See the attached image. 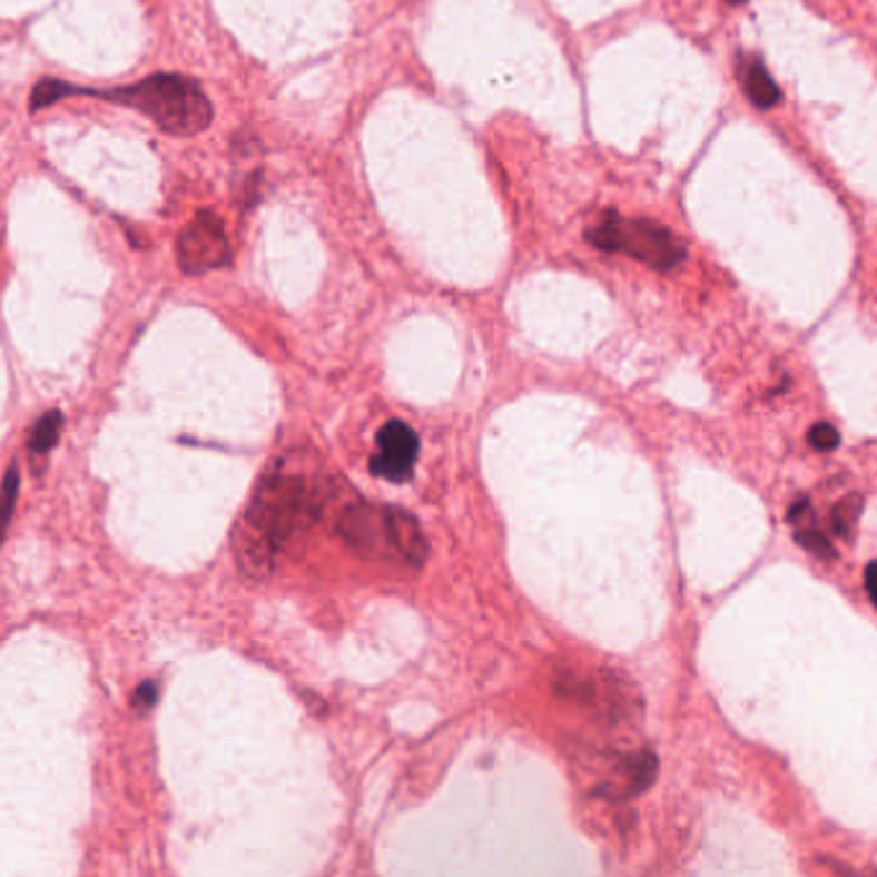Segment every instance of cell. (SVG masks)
Listing matches in <instances>:
<instances>
[{"instance_id":"ba28073f","label":"cell","mask_w":877,"mask_h":877,"mask_svg":"<svg viewBox=\"0 0 877 877\" xmlns=\"http://www.w3.org/2000/svg\"><path fill=\"white\" fill-rule=\"evenodd\" d=\"M625 775H628L625 798H633V796H641V792H647L651 785L657 782V775H659L657 755H653L651 749H643L635 757H628L625 759Z\"/></svg>"},{"instance_id":"2e32d148","label":"cell","mask_w":877,"mask_h":877,"mask_svg":"<svg viewBox=\"0 0 877 877\" xmlns=\"http://www.w3.org/2000/svg\"><path fill=\"white\" fill-rule=\"evenodd\" d=\"M806 512H808V496H800V500L790 508L788 520L792 525H800V520H802V515H806Z\"/></svg>"},{"instance_id":"5b68a950","label":"cell","mask_w":877,"mask_h":877,"mask_svg":"<svg viewBox=\"0 0 877 877\" xmlns=\"http://www.w3.org/2000/svg\"><path fill=\"white\" fill-rule=\"evenodd\" d=\"M231 260V245L227 229L217 214L204 209L180 229L178 235V263L184 273L198 276L204 270L225 268Z\"/></svg>"},{"instance_id":"4fadbf2b","label":"cell","mask_w":877,"mask_h":877,"mask_svg":"<svg viewBox=\"0 0 877 877\" xmlns=\"http://www.w3.org/2000/svg\"><path fill=\"white\" fill-rule=\"evenodd\" d=\"M16 492H19V471L13 466L6 471V482H3V523L8 525L11 520L13 504H16Z\"/></svg>"},{"instance_id":"9c48e42d","label":"cell","mask_w":877,"mask_h":877,"mask_svg":"<svg viewBox=\"0 0 877 877\" xmlns=\"http://www.w3.org/2000/svg\"><path fill=\"white\" fill-rule=\"evenodd\" d=\"M863 510H865V496L863 494L841 496V500L834 504V510H831L834 533H837L839 538H849L851 528L857 525L859 515H863Z\"/></svg>"},{"instance_id":"9a60e30c","label":"cell","mask_w":877,"mask_h":877,"mask_svg":"<svg viewBox=\"0 0 877 877\" xmlns=\"http://www.w3.org/2000/svg\"><path fill=\"white\" fill-rule=\"evenodd\" d=\"M865 590H867V598L877 610V561H870L865 569Z\"/></svg>"},{"instance_id":"7a4b0ae2","label":"cell","mask_w":877,"mask_h":877,"mask_svg":"<svg viewBox=\"0 0 877 877\" xmlns=\"http://www.w3.org/2000/svg\"><path fill=\"white\" fill-rule=\"evenodd\" d=\"M584 237L602 253H625L659 273L674 270L687 258V247L672 229L653 219H625L618 211H608Z\"/></svg>"},{"instance_id":"30bf717a","label":"cell","mask_w":877,"mask_h":877,"mask_svg":"<svg viewBox=\"0 0 877 877\" xmlns=\"http://www.w3.org/2000/svg\"><path fill=\"white\" fill-rule=\"evenodd\" d=\"M60 430H62L60 412H55V410L47 412V415L37 422L35 430H31V437H29L31 453L52 451L57 445V437H60Z\"/></svg>"},{"instance_id":"8fae6325","label":"cell","mask_w":877,"mask_h":877,"mask_svg":"<svg viewBox=\"0 0 877 877\" xmlns=\"http://www.w3.org/2000/svg\"><path fill=\"white\" fill-rule=\"evenodd\" d=\"M796 543L800 549H806L808 553H814V556L829 561L834 559V545H831V538L816 531V528H806V531H796Z\"/></svg>"},{"instance_id":"5bb4252c","label":"cell","mask_w":877,"mask_h":877,"mask_svg":"<svg viewBox=\"0 0 877 877\" xmlns=\"http://www.w3.org/2000/svg\"><path fill=\"white\" fill-rule=\"evenodd\" d=\"M155 700H157V690H155V684H152V682L139 684V687H137V694H135V708H139V710H147V708L152 706Z\"/></svg>"},{"instance_id":"52a82bcc","label":"cell","mask_w":877,"mask_h":877,"mask_svg":"<svg viewBox=\"0 0 877 877\" xmlns=\"http://www.w3.org/2000/svg\"><path fill=\"white\" fill-rule=\"evenodd\" d=\"M739 80L743 88V96L749 98L757 109H775L777 104L782 101V90L777 86L775 78L769 76V70L765 68L762 57H743L739 62Z\"/></svg>"},{"instance_id":"6da1fadb","label":"cell","mask_w":877,"mask_h":877,"mask_svg":"<svg viewBox=\"0 0 877 877\" xmlns=\"http://www.w3.org/2000/svg\"><path fill=\"white\" fill-rule=\"evenodd\" d=\"M82 93L131 106V109L150 116L157 127L173 137H194L198 131L209 129L214 119L211 101L206 98L201 86L194 78L173 76V72H160V76L116 90H86L60 80H39L35 93H31V111L47 109L60 98Z\"/></svg>"},{"instance_id":"7c38bea8","label":"cell","mask_w":877,"mask_h":877,"mask_svg":"<svg viewBox=\"0 0 877 877\" xmlns=\"http://www.w3.org/2000/svg\"><path fill=\"white\" fill-rule=\"evenodd\" d=\"M839 441L841 437L837 433V427L829 425V422H818V425L808 430V443L821 453H829V451L837 449Z\"/></svg>"},{"instance_id":"3957f363","label":"cell","mask_w":877,"mask_h":877,"mask_svg":"<svg viewBox=\"0 0 877 877\" xmlns=\"http://www.w3.org/2000/svg\"><path fill=\"white\" fill-rule=\"evenodd\" d=\"M343 533L355 549H378V538H386V549L407 564H422L425 538L417 520L402 510H353L343 518Z\"/></svg>"},{"instance_id":"8992f818","label":"cell","mask_w":877,"mask_h":877,"mask_svg":"<svg viewBox=\"0 0 877 877\" xmlns=\"http://www.w3.org/2000/svg\"><path fill=\"white\" fill-rule=\"evenodd\" d=\"M376 456L371 459V471L388 482H407L415 471L420 453V437L402 420H392L378 430Z\"/></svg>"},{"instance_id":"277c9868","label":"cell","mask_w":877,"mask_h":877,"mask_svg":"<svg viewBox=\"0 0 877 877\" xmlns=\"http://www.w3.org/2000/svg\"><path fill=\"white\" fill-rule=\"evenodd\" d=\"M312 500L299 479H273L255 500L247 525L260 533L263 543L278 549L280 543L309 518Z\"/></svg>"},{"instance_id":"e0dca14e","label":"cell","mask_w":877,"mask_h":877,"mask_svg":"<svg viewBox=\"0 0 877 877\" xmlns=\"http://www.w3.org/2000/svg\"><path fill=\"white\" fill-rule=\"evenodd\" d=\"M726 3H731V6H741V3H747V0H726Z\"/></svg>"}]
</instances>
